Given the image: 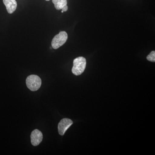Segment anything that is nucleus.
Listing matches in <instances>:
<instances>
[{
	"mask_svg": "<svg viewBox=\"0 0 155 155\" xmlns=\"http://www.w3.org/2000/svg\"><path fill=\"white\" fill-rule=\"evenodd\" d=\"M46 1H50V0H46Z\"/></svg>",
	"mask_w": 155,
	"mask_h": 155,
	"instance_id": "9d476101",
	"label": "nucleus"
},
{
	"mask_svg": "<svg viewBox=\"0 0 155 155\" xmlns=\"http://www.w3.org/2000/svg\"><path fill=\"white\" fill-rule=\"evenodd\" d=\"M147 60L150 62H155V51H152L147 57Z\"/></svg>",
	"mask_w": 155,
	"mask_h": 155,
	"instance_id": "6e6552de",
	"label": "nucleus"
},
{
	"mask_svg": "<svg viewBox=\"0 0 155 155\" xmlns=\"http://www.w3.org/2000/svg\"><path fill=\"white\" fill-rule=\"evenodd\" d=\"M52 2L54 5L55 8L58 10H62L67 4V0H52Z\"/></svg>",
	"mask_w": 155,
	"mask_h": 155,
	"instance_id": "0eeeda50",
	"label": "nucleus"
},
{
	"mask_svg": "<svg viewBox=\"0 0 155 155\" xmlns=\"http://www.w3.org/2000/svg\"><path fill=\"white\" fill-rule=\"evenodd\" d=\"M86 66V60L82 57H78L73 61V66L72 71L75 75H81L85 70Z\"/></svg>",
	"mask_w": 155,
	"mask_h": 155,
	"instance_id": "f257e3e1",
	"label": "nucleus"
},
{
	"mask_svg": "<svg viewBox=\"0 0 155 155\" xmlns=\"http://www.w3.org/2000/svg\"><path fill=\"white\" fill-rule=\"evenodd\" d=\"M73 124V122L71 119L65 118L62 119L58 124V129L59 134L64 135L67 129Z\"/></svg>",
	"mask_w": 155,
	"mask_h": 155,
	"instance_id": "20e7f679",
	"label": "nucleus"
},
{
	"mask_svg": "<svg viewBox=\"0 0 155 155\" xmlns=\"http://www.w3.org/2000/svg\"><path fill=\"white\" fill-rule=\"evenodd\" d=\"M27 87L32 91L38 90L41 84V80L38 75H31L28 76L26 79Z\"/></svg>",
	"mask_w": 155,
	"mask_h": 155,
	"instance_id": "f03ea898",
	"label": "nucleus"
},
{
	"mask_svg": "<svg viewBox=\"0 0 155 155\" xmlns=\"http://www.w3.org/2000/svg\"><path fill=\"white\" fill-rule=\"evenodd\" d=\"M68 7L67 5L64 6V8L62 9V11H61V13H63L64 12H66V11H67V10H68Z\"/></svg>",
	"mask_w": 155,
	"mask_h": 155,
	"instance_id": "1a4fd4ad",
	"label": "nucleus"
},
{
	"mask_svg": "<svg viewBox=\"0 0 155 155\" xmlns=\"http://www.w3.org/2000/svg\"><path fill=\"white\" fill-rule=\"evenodd\" d=\"M68 39V35L66 31H61L56 35L51 42L53 48L57 49L63 46L66 42Z\"/></svg>",
	"mask_w": 155,
	"mask_h": 155,
	"instance_id": "7ed1b4c3",
	"label": "nucleus"
},
{
	"mask_svg": "<svg viewBox=\"0 0 155 155\" xmlns=\"http://www.w3.org/2000/svg\"><path fill=\"white\" fill-rule=\"evenodd\" d=\"M43 139V134L41 131L35 129L31 132V143L34 146H37L41 143Z\"/></svg>",
	"mask_w": 155,
	"mask_h": 155,
	"instance_id": "39448f33",
	"label": "nucleus"
},
{
	"mask_svg": "<svg viewBox=\"0 0 155 155\" xmlns=\"http://www.w3.org/2000/svg\"><path fill=\"white\" fill-rule=\"evenodd\" d=\"M3 3L6 6L9 14H12L16 11L17 8V2L16 0H3Z\"/></svg>",
	"mask_w": 155,
	"mask_h": 155,
	"instance_id": "423d86ee",
	"label": "nucleus"
}]
</instances>
